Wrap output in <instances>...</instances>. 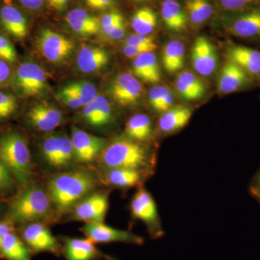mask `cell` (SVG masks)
<instances>
[{"label":"cell","mask_w":260,"mask_h":260,"mask_svg":"<svg viewBox=\"0 0 260 260\" xmlns=\"http://www.w3.org/2000/svg\"><path fill=\"white\" fill-rule=\"evenodd\" d=\"M109 55L105 49L88 44H83L77 55V65L82 73H93L105 68Z\"/></svg>","instance_id":"19"},{"label":"cell","mask_w":260,"mask_h":260,"mask_svg":"<svg viewBox=\"0 0 260 260\" xmlns=\"http://www.w3.org/2000/svg\"><path fill=\"white\" fill-rule=\"evenodd\" d=\"M0 256L6 260H31L28 246L13 232L8 233L3 238Z\"/></svg>","instance_id":"26"},{"label":"cell","mask_w":260,"mask_h":260,"mask_svg":"<svg viewBox=\"0 0 260 260\" xmlns=\"http://www.w3.org/2000/svg\"><path fill=\"white\" fill-rule=\"evenodd\" d=\"M63 250L67 260H95L100 256L95 243L88 238H65Z\"/></svg>","instance_id":"21"},{"label":"cell","mask_w":260,"mask_h":260,"mask_svg":"<svg viewBox=\"0 0 260 260\" xmlns=\"http://www.w3.org/2000/svg\"><path fill=\"white\" fill-rule=\"evenodd\" d=\"M0 25L15 39L22 40L28 31V20L23 12L12 5L0 8Z\"/></svg>","instance_id":"16"},{"label":"cell","mask_w":260,"mask_h":260,"mask_svg":"<svg viewBox=\"0 0 260 260\" xmlns=\"http://www.w3.org/2000/svg\"><path fill=\"white\" fill-rule=\"evenodd\" d=\"M101 155V161L108 169L121 168L142 171L153 164L148 150L136 141L119 137L107 145Z\"/></svg>","instance_id":"2"},{"label":"cell","mask_w":260,"mask_h":260,"mask_svg":"<svg viewBox=\"0 0 260 260\" xmlns=\"http://www.w3.org/2000/svg\"><path fill=\"white\" fill-rule=\"evenodd\" d=\"M13 181L9 169L0 160V191L6 190L13 186Z\"/></svg>","instance_id":"43"},{"label":"cell","mask_w":260,"mask_h":260,"mask_svg":"<svg viewBox=\"0 0 260 260\" xmlns=\"http://www.w3.org/2000/svg\"><path fill=\"white\" fill-rule=\"evenodd\" d=\"M99 106L91 125L103 126L112 120V108L110 102L104 95H99Z\"/></svg>","instance_id":"35"},{"label":"cell","mask_w":260,"mask_h":260,"mask_svg":"<svg viewBox=\"0 0 260 260\" xmlns=\"http://www.w3.org/2000/svg\"><path fill=\"white\" fill-rule=\"evenodd\" d=\"M131 210L133 216L143 220L156 235L161 234L156 204L148 191L140 189L136 193L131 202Z\"/></svg>","instance_id":"13"},{"label":"cell","mask_w":260,"mask_h":260,"mask_svg":"<svg viewBox=\"0 0 260 260\" xmlns=\"http://www.w3.org/2000/svg\"><path fill=\"white\" fill-rule=\"evenodd\" d=\"M158 18L156 13L148 7L140 8L131 18V26L135 34L150 35L156 28Z\"/></svg>","instance_id":"30"},{"label":"cell","mask_w":260,"mask_h":260,"mask_svg":"<svg viewBox=\"0 0 260 260\" xmlns=\"http://www.w3.org/2000/svg\"><path fill=\"white\" fill-rule=\"evenodd\" d=\"M141 172L133 169L113 168L108 169L106 180L111 185L117 187H132L141 181Z\"/></svg>","instance_id":"31"},{"label":"cell","mask_w":260,"mask_h":260,"mask_svg":"<svg viewBox=\"0 0 260 260\" xmlns=\"http://www.w3.org/2000/svg\"><path fill=\"white\" fill-rule=\"evenodd\" d=\"M170 89L164 85H156L150 89L148 93L149 104L155 112H159L164 98L170 91Z\"/></svg>","instance_id":"38"},{"label":"cell","mask_w":260,"mask_h":260,"mask_svg":"<svg viewBox=\"0 0 260 260\" xmlns=\"http://www.w3.org/2000/svg\"><path fill=\"white\" fill-rule=\"evenodd\" d=\"M125 45H156L153 37L150 35L135 34L129 36L124 41Z\"/></svg>","instance_id":"41"},{"label":"cell","mask_w":260,"mask_h":260,"mask_svg":"<svg viewBox=\"0 0 260 260\" xmlns=\"http://www.w3.org/2000/svg\"><path fill=\"white\" fill-rule=\"evenodd\" d=\"M192 116V109L187 107L171 108L162 113L159 119L158 126L162 132L174 133L184 127Z\"/></svg>","instance_id":"25"},{"label":"cell","mask_w":260,"mask_h":260,"mask_svg":"<svg viewBox=\"0 0 260 260\" xmlns=\"http://www.w3.org/2000/svg\"><path fill=\"white\" fill-rule=\"evenodd\" d=\"M18 108L16 97L13 94L0 90V121L8 119Z\"/></svg>","instance_id":"36"},{"label":"cell","mask_w":260,"mask_h":260,"mask_svg":"<svg viewBox=\"0 0 260 260\" xmlns=\"http://www.w3.org/2000/svg\"><path fill=\"white\" fill-rule=\"evenodd\" d=\"M157 49V45H124L123 53L128 58H136L144 53L154 51Z\"/></svg>","instance_id":"40"},{"label":"cell","mask_w":260,"mask_h":260,"mask_svg":"<svg viewBox=\"0 0 260 260\" xmlns=\"http://www.w3.org/2000/svg\"><path fill=\"white\" fill-rule=\"evenodd\" d=\"M12 74L10 64L7 61L0 60V85L10 83Z\"/></svg>","instance_id":"46"},{"label":"cell","mask_w":260,"mask_h":260,"mask_svg":"<svg viewBox=\"0 0 260 260\" xmlns=\"http://www.w3.org/2000/svg\"><path fill=\"white\" fill-rule=\"evenodd\" d=\"M26 116L29 122L41 131H51L62 122V114L59 109L47 103L32 106Z\"/></svg>","instance_id":"14"},{"label":"cell","mask_w":260,"mask_h":260,"mask_svg":"<svg viewBox=\"0 0 260 260\" xmlns=\"http://www.w3.org/2000/svg\"><path fill=\"white\" fill-rule=\"evenodd\" d=\"M58 96H59L61 102L71 109H78V108L82 107L81 102H80L79 99L75 94L71 93L65 87L59 90V93H58Z\"/></svg>","instance_id":"42"},{"label":"cell","mask_w":260,"mask_h":260,"mask_svg":"<svg viewBox=\"0 0 260 260\" xmlns=\"http://www.w3.org/2000/svg\"><path fill=\"white\" fill-rule=\"evenodd\" d=\"M255 190L256 192L258 193V194L260 196V172L256 179Z\"/></svg>","instance_id":"50"},{"label":"cell","mask_w":260,"mask_h":260,"mask_svg":"<svg viewBox=\"0 0 260 260\" xmlns=\"http://www.w3.org/2000/svg\"><path fill=\"white\" fill-rule=\"evenodd\" d=\"M109 201L107 195L96 193L89 196L77 205L74 216L87 223H103L107 213Z\"/></svg>","instance_id":"15"},{"label":"cell","mask_w":260,"mask_h":260,"mask_svg":"<svg viewBox=\"0 0 260 260\" xmlns=\"http://www.w3.org/2000/svg\"><path fill=\"white\" fill-rule=\"evenodd\" d=\"M176 88L181 97L186 101L198 100L206 93V87L203 80L189 71H183L178 75Z\"/></svg>","instance_id":"22"},{"label":"cell","mask_w":260,"mask_h":260,"mask_svg":"<svg viewBox=\"0 0 260 260\" xmlns=\"http://www.w3.org/2000/svg\"><path fill=\"white\" fill-rule=\"evenodd\" d=\"M69 0H48L51 8L56 10H62L66 8Z\"/></svg>","instance_id":"49"},{"label":"cell","mask_w":260,"mask_h":260,"mask_svg":"<svg viewBox=\"0 0 260 260\" xmlns=\"http://www.w3.org/2000/svg\"><path fill=\"white\" fill-rule=\"evenodd\" d=\"M160 13L162 21L169 30L180 32L186 28L188 18L185 10L177 0H164Z\"/></svg>","instance_id":"23"},{"label":"cell","mask_w":260,"mask_h":260,"mask_svg":"<svg viewBox=\"0 0 260 260\" xmlns=\"http://www.w3.org/2000/svg\"><path fill=\"white\" fill-rule=\"evenodd\" d=\"M125 133L126 138L134 141L148 140L152 134L151 119L146 114H135L127 121Z\"/></svg>","instance_id":"29"},{"label":"cell","mask_w":260,"mask_h":260,"mask_svg":"<svg viewBox=\"0 0 260 260\" xmlns=\"http://www.w3.org/2000/svg\"><path fill=\"white\" fill-rule=\"evenodd\" d=\"M72 143L75 158L80 162H88L102 153L107 144V140L88 134L83 130L72 128Z\"/></svg>","instance_id":"12"},{"label":"cell","mask_w":260,"mask_h":260,"mask_svg":"<svg viewBox=\"0 0 260 260\" xmlns=\"http://www.w3.org/2000/svg\"><path fill=\"white\" fill-rule=\"evenodd\" d=\"M0 160L21 185L26 184L31 177V160L28 143L17 132H8L0 136Z\"/></svg>","instance_id":"4"},{"label":"cell","mask_w":260,"mask_h":260,"mask_svg":"<svg viewBox=\"0 0 260 260\" xmlns=\"http://www.w3.org/2000/svg\"><path fill=\"white\" fill-rule=\"evenodd\" d=\"M126 34V23L124 20H121L119 23L116 24L106 36V38L111 40H119L122 39Z\"/></svg>","instance_id":"44"},{"label":"cell","mask_w":260,"mask_h":260,"mask_svg":"<svg viewBox=\"0 0 260 260\" xmlns=\"http://www.w3.org/2000/svg\"><path fill=\"white\" fill-rule=\"evenodd\" d=\"M88 7L95 10L110 9L115 5V0H84Z\"/></svg>","instance_id":"45"},{"label":"cell","mask_w":260,"mask_h":260,"mask_svg":"<svg viewBox=\"0 0 260 260\" xmlns=\"http://www.w3.org/2000/svg\"><path fill=\"white\" fill-rule=\"evenodd\" d=\"M95 184V179L90 173L84 171L64 173L49 181V198L59 211H67L88 194Z\"/></svg>","instance_id":"1"},{"label":"cell","mask_w":260,"mask_h":260,"mask_svg":"<svg viewBox=\"0 0 260 260\" xmlns=\"http://www.w3.org/2000/svg\"><path fill=\"white\" fill-rule=\"evenodd\" d=\"M251 77L239 65L229 59L220 71L218 81L219 92L229 94L237 91L249 83Z\"/></svg>","instance_id":"17"},{"label":"cell","mask_w":260,"mask_h":260,"mask_svg":"<svg viewBox=\"0 0 260 260\" xmlns=\"http://www.w3.org/2000/svg\"><path fill=\"white\" fill-rule=\"evenodd\" d=\"M191 61L195 71L203 77L210 76L217 69L218 54L208 38H197L191 49Z\"/></svg>","instance_id":"10"},{"label":"cell","mask_w":260,"mask_h":260,"mask_svg":"<svg viewBox=\"0 0 260 260\" xmlns=\"http://www.w3.org/2000/svg\"><path fill=\"white\" fill-rule=\"evenodd\" d=\"M109 93L119 105L132 107L140 102L143 95V87L134 75L122 73L111 82Z\"/></svg>","instance_id":"8"},{"label":"cell","mask_w":260,"mask_h":260,"mask_svg":"<svg viewBox=\"0 0 260 260\" xmlns=\"http://www.w3.org/2000/svg\"><path fill=\"white\" fill-rule=\"evenodd\" d=\"M135 1L143 2V1H148V0H135Z\"/></svg>","instance_id":"51"},{"label":"cell","mask_w":260,"mask_h":260,"mask_svg":"<svg viewBox=\"0 0 260 260\" xmlns=\"http://www.w3.org/2000/svg\"><path fill=\"white\" fill-rule=\"evenodd\" d=\"M223 28L239 38L260 37V8L225 13L221 19Z\"/></svg>","instance_id":"7"},{"label":"cell","mask_w":260,"mask_h":260,"mask_svg":"<svg viewBox=\"0 0 260 260\" xmlns=\"http://www.w3.org/2000/svg\"><path fill=\"white\" fill-rule=\"evenodd\" d=\"M65 88L79 99L82 107L88 105L97 96V89L95 85L90 82H73L68 84Z\"/></svg>","instance_id":"33"},{"label":"cell","mask_w":260,"mask_h":260,"mask_svg":"<svg viewBox=\"0 0 260 260\" xmlns=\"http://www.w3.org/2000/svg\"><path fill=\"white\" fill-rule=\"evenodd\" d=\"M22 238L29 250L34 252H50L57 255L60 252L59 242L42 223L34 222L28 224L22 232Z\"/></svg>","instance_id":"9"},{"label":"cell","mask_w":260,"mask_h":260,"mask_svg":"<svg viewBox=\"0 0 260 260\" xmlns=\"http://www.w3.org/2000/svg\"><path fill=\"white\" fill-rule=\"evenodd\" d=\"M185 47L181 41H171L166 44L162 51V64L167 72L175 73L182 69L184 63Z\"/></svg>","instance_id":"27"},{"label":"cell","mask_w":260,"mask_h":260,"mask_svg":"<svg viewBox=\"0 0 260 260\" xmlns=\"http://www.w3.org/2000/svg\"><path fill=\"white\" fill-rule=\"evenodd\" d=\"M219 8L226 13L259 8L260 0H216Z\"/></svg>","instance_id":"34"},{"label":"cell","mask_w":260,"mask_h":260,"mask_svg":"<svg viewBox=\"0 0 260 260\" xmlns=\"http://www.w3.org/2000/svg\"><path fill=\"white\" fill-rule=\"evenodd\" d=\"M37 47L42 55L57 64L68 59L74 49L73 41L50 29H43L37 39Z\"/></svg>","instance_id":"6"},{"label":"cell","mask_w":260,"mask_h":260,"mask_svg":"<svg viewBox=\"0 0 260 260\" xmlns=\"http://www.w3.org/2000/svg\"><path fill=\"white\" fill-rule=\"evenodd\" d=\"M229 59L239 65L251 78L260 77V51L242 45H231L227 50Z\"/></svg>","instance_id":"20"},{"label":"cell","mask_w":260,"mask_h":260,"mask_svg":"<svg viewBox=\"0 0 260 260\" xmlns=\"http://www.w3.org/2000/svg\"><path fill=\"white\" fill-rule=\"evenodd\" d=\"M87 238L96 243L124 242L142 244L143 238L126 231L119 230L103 223H87L82 229Z\"/></svg>","instance_id":"11"},{"label":"cell","mask_w":260,"mask_h":260,"mask_svg":"<svg viewBox=\"0 0 260 260\" xmlns=\"http://www.w3.org/2000/svg\"><path fill=\"white\" fill-rule=\"evenodd\" d=\"M18 59V54L13 43L4 32L0 31V60L14 64Z\"/></svg>","instance_id":"37"},{"label":"cell","mask_w":260,"mask_h":260,"mask_svg":"<svg viewBox=\"0 0 260 260\" xmlns=\"http://www.w3.org/2000/svg\"><path fill=\"white\" fill-rule=\"evenodd\" d=\"M49 194L39 186H28L15 197L8 209V220L12 223H34L47 218L50 213Z\"/></svg>","instance_id":"3"},{"label":"cell","mask_w":260,"mask_h":260,"mask_svg":"<svg viewBox=\"0 0 260 260\" xmlns=\"http://www.w3.org/2000/svg\"><path fill=\"white\" fill-rule=\"evenodd\" d=\"M135 76L149 83H158L160 80V67L153 51L144 53L135 58L133 62Z\"/></svg>","instance_id":"24"},{"label":"cell","mask_w":260,"mask_h":260,"mask_svg":"<svg viewBox=\"0 0 260 260\" xmlns=\"http://www.w3.org/2000/svg\"><path fill=\"white\" fill-rule=\"evenodd\" d=\"M47 72L32 61L19 65L12 76L10 84L16 95L23 99L37 96L47 86Z\"/></svg>","instance_id":"5"},{"label":"cell","mask_w":260,"mask_h":260,"mask_svg":"<svg viewBox=\"0 0 260 260\" xmlns=\"http://www.w3.org/2000/svg\"><path fill=\"white\" fill-rule=\"evenodd\" d=\"M124 20L122 15L117 11H111L106 14L103 15L100 18V31L104 37H106L108 32L119 23L121 20Z\"/></svg>","instance_id":"39"},{"label":"cell","mask_w":260,"mask_h":260,"mask_svg":"<svg viewBox=\"0 0 260 260\" xmlns=\"http://www.w3.org/2000/svg\"><path fill=\"white\" fill-rule=\"evenodd\" d=\"M74 158V148L71 138H68L66 135H57L56 157L53 167H68L71 164Z\"/></svg>","instance_id":"32"},{"label":"cell","mask_w":260,"mask_h":260,"mask_svg":"<svg viewBox=\"0 0 260 260\" xmlns=\"http://www.w3.org/2000/svg\"><path fill=\"white\" fill-rule=\"evenodd\" d=\"M184 8L188 21L195 26L206 23L213 13V5L210 0H185Z\"/></svg>","instance_id":"28"},{"label":"cell","mask_w":260,"mask_h":260,"mask_svg":"<svg viewBox=\"0 0 260 260\" xmlns=\"http://www.w3.org/2000/svg\"><path fill=\"white\" fill-rule=\"evenodd\" d=\"M13 223L10 222V220L0 222V246H1L2 241H3L5 236L8 233L13 232Z\"/></svg>","instance_id":"48"},{"label":"cell","mask_w":260,"mask_h":260,"mask_svg":"<svg viewBox=\"0 0 260 260\" xmlns=\"http://www.w3.org/2000/svg\"><path fill=\"white\" fill-rule=\"evenodd\" d=\"M18 1L25 9L30 10L40 9L44 3V0H18Z\"/></svg>","instance_id":"47"},{"label":"cell","mask_w":260,"mask_h":260,"mask_svg":"<svg viewBox=\"0 0 260 260\" xmlns=\"http://www.w3.org/2000/svg\"><path fill=\"white\" fill-rule=\"evenodd\" d=\"M65 21L70 28L80 37H92L101 30L100 19L83 8L70 10L65 16Z\"/></svg>","instance_id":"18"}]
</instances>
